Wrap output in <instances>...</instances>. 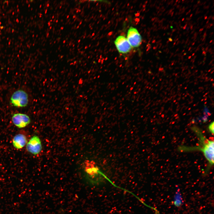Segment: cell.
<instances>
[{
  "mask_svg": "<svg viewBox=\"0 0 214 214\" xmlns=\"http://www.w3.org/2000/svg\"><path fill=\"white\" fill-rule=\"evenodd\" d=\"M83 166L86 178L92 185H98L106 178L93 161L85 160Z\"/></svg>",
  "mask_w": 214,
  "mask_h": 214,
  "instance_id": "6da1fadb",
  "label": "cell"
},
{
  "mask_svg": "<svg viewBox=\"0 0 214 214\" xmlns=\"http://www.w3.org/2000/svg\"><path fill=\"white\" fill-rule=\"evenodd\" d=\"M28 93L24 90L19 89L12 94L10 98V103L14 107L23 108L26 107L29 103Z\"/></svg>",
  "mask_w": 214,
  "mask_h": 214,
  "instance_id": "7a4b0ae2",
  "label": "cell"
},
{
  "mask_svg": "<svg viewBox=\"0 0 214 214\" xmlns=\"http://www.w3.org/2000/svg\"><path fill=\"white\" fill-rule=\"evenodd\" d=\"M42 149L41 140L38 136L36 135L32 136L26 145L27 151L34 155L38 154Z\"/></svg>",
  "mask_w": 214,
  "mask_h": 214,
  "instance_id": "3957f363",
  "label": "cell"
},
{
  "mask_svg": "<svg viewBox=\"0 0 214 214\" xmlns=\"http://www.w3.org/2000/svg\"><path fill=\"white\" fill-rule=\"evenodd\" d=\"M127 39L132 47H138L142 42L141 35L136 28L132 26L128 31Z\"/></svg>",
  "mask_w": 214,
  "mask_h": 214,
  "instance_id": "277c9868",
  "label": "cell"
},
{
  "mask_svg": "<svg viewBox=\"0 0 214 214\" xmlns=\"http://www.w3.org/2000/svg\"><path fill=\"white\" fill-rule=\"evenodd\" d=\"M12 121L13 124L19 128H24L31 122L29 117L25 114L16 113L12 117Z\"/></svg>",
  "mask_w": 214,
  "mask_h": 214,
  "instance_id": "5b68a950",
  "label": "cell"
},
{
  "mask_svg": "<svg viewBox=\"0 0 214 214\" xmlns=\"http://www.w3.org/2000/svg\"><path fill=\"white\" fill-rule=\"evenodd\" d=\"M114 44L117 50L121 53H127L131 49L132 47L127 38L122 36H118L114 41Z\"/></svg>",
  "mask_w": 214,
  "mask_h": 214,
  "instance_id": "8992f818",
  "label": "cell"
},
{
  "mask_svg": "<svg viewBox=\"0 0 214 214\" xmlns=\"http://www.w3.org/2000/svg\"><path fill=\"white\" fill-rule=\"evenodd\" d=\"M27 142L26 136L21 133L16 135L12 139V145L15 148L17 149L22 148L26 145Z\"/></svg>",
  "mask_w": 214,
  "mask_h": 214,
  "instance_id": "52a82bcc",
  "label": "cell"
},
{
  "mask_svg": "<svg viewBox=\"0 0 214 214\" xmlns=\"http://www.w3.org/2000/svg\"><path fill=\"white\" fill-rule=\"evenodd\" d=\"M202 151L204 155L209 161L210 163L213 164L214 163V142L210 141L209 144L205 146Z\"/></svg>",
  "mask_w": 214,
  "mask_h": 214,
  "instance_id": "ba28073f",
  "label": "cell"
},
{
  "mask_svg": "<svg viewBox=\"0 0 214 214\" xmlns=\"http://www.w3.org/2000/svg\"><path fill=\"white\" fill-rule=\"evenodd\" d=\"M173 203L174 205L177 207H180L183 204V201L182 198L179 190L176 193Z\"/></svg>",
  "mask_w": 214,
  "mask_h": 214,
  "instance_id": "9c48e42d",
  "label": "cell"
},
{
  "mask_svg": "<svg viewBox=\"0 0 214 214\" xmlns=\"http://www.w3.org/2000/svg\"><path fill=\"white\" fill-rule=\"evenodd\" d=\"M214 122L213 121L209 125L208 127L209 129L210 132L213 134H214Z\"/></svg>",
  "mask_w": 214,
  "mask_h": 214,
  "instance_id": "30bf717a",
  "label": "cell"
},
{
  "mask_svg": "<svg viewBox=\"0 0 214 214\" xmlns=\"http://www.w3.org/2000/svg\"><path fill=\"white\" fill-rule=\"evenodd\" d=\"M203 111H204L206 113V114L208 116H211V113L210 112L208 108L205 105H204V108Z\"/></svg>",
  "mask_w": 214,
  "mask_h": 214,
  "instance_id": "8fae6325",
  "label": "cell"
},
{
  "mask_svg": "<svg viewBox=\"0 0 214 214\" xmlns=\"http://www.w3.org/2000/svg\"><path fill=\"white\" fill-rule=\"evenodd\" d=\"M200 118L202 120L203 122L205 123L207 121L208 118V116L207 115H204L203 117H201Z\"/></svg>",
  "mask_w": 214,
  "mask_h": 214,
  "instance_id": "7c38bea8",
  "label": "cell"
},
{
  "mask_svg": "<svg viewBox=\"0 0 214 214\" xmlns=\"http://www.w3.org/2000/svg\"><path fill=\"white\" fill-rule=\"evenodd\" d=\"M195 120L194 119H193L192 120V123L193 124L195 123Z\"/></svg>",
  "mask_w": 214,
  "mask_h": 214,
  "instance_id": "4fadbf2b",
  "label": "cell"
}]
</instances>
